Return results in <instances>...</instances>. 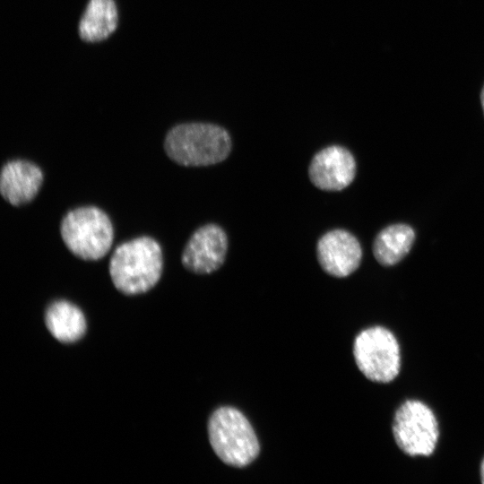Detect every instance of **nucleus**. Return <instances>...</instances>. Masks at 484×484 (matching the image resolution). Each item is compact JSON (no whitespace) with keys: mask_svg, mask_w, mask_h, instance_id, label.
Listing matches in <instances>:
<instances>
[{"mask_svg":"<svg viewBox=\"0 0 484 484\" xmlns=\"http://www.w3.org/2000/svg\"><path fill=\"white\" fill-rule=\"evenodd\" d=\"M392 431L397 446L410 456H429L439 439L437 419L420 400L404 401L396 410Z\"/></svg>","mask_w":484,"mask_h":484,"instance_id":"6","label":"nucleus"},{"mask_svg":"<svg viewBox=\"0 0 484 484\" xmlns=\"http://www.w3.org/2000/svg\"><path fill=\"white\" fill-rule=\"evenodd\" d=\"M353 356L359 371L372 382L389 383L400 373L401 347L386 327L376 325L362 330L354 340Z\"/></svg>","mask_w":484,"mask_h":484,"instance_id":"5","label":"nucleus"},{"mask_svg":"<svg viewBox=\"0 0 484 484\" xmlns=\"http://www.w3.org/2000/svg\"><path fill=\"white\" fill-rule=\"evenodd\" d=\"M414 240L415 231L410 225H389L375 238L372 247L374 256L381 265L393 266L408 255Z\"/></svg>","mask_w":484,"mask_h":484,"instance_id":"11","label":"nucleus"},{"mask_svg":"<svg viewBox=\"0 0 484 484\" xmlns=\"http://www.w3.org/2000/svg\"><path fill=\"white\" fill-rule=\"evenodd\" d=\"M60 233L67 248L83 260H98L110 249L114 231L110 219L96 206H81L63 218Z\"/></svg>","mask_w":484,"mask_h":484,"instance_id":"4","label":"nucleus"},{"mask_svg":"<svg viewBox=\"0 0 484 484\" xmlns=\"http://www.w3.org/2000/svg\"><path fill=\"white\" fill-rule=\"evenodd\" d=\"M208 434L214 453L229 466L245 467L259 454L260 445L254 428L235 408L217 409L209 419Z\"/></svg>","mask_w":484,"mask_h":484,"instance_id":"3","label":"nucleus"},{"mask_svg":"<svg viewBox=\"0 0 484 484\" xmlns=\"http://www.w3.org/2000/svg\"><path fill=\"white\" fill-rule=\"evenodd\" d=\"M357 172L352 153L340 145L327 146L316 152L308 167L315 186L324 191H341L350 186Z\"/></svg>","mask_w":484,"mask_h":484,"instance_id":"8","label":"nucleus"},{"mask_svg":"<svg viewBox=\"0 0 484 484\" xmlns=\"http://www.w3.org/2000/svg\"><path fill=\"white\" fill-rule=\"evenodd\" d=\"M117 19L114 0H90L79 22L81 39L88 42L107 39L116 30Z\"/></svg>","mask_w":484,"mask_h":484,"instance_id":"13","label":"nucleus"},{"mask_svg":"<svg viewBox=\"0 0 484 484\" xmlns=\"http://www.w3.org/2000/svg\"><path fill=\"white\" fill-rule=\"evenodd\" d=\"M45 323L49 333L64 343L80 340L86 331L82 310L66 300H56L48 307Z\"/></svg>","mask_w":484,"mask_h":484,"instance_id":"12","label":"nucleus"},{"mask_svg":"<svg viewBox=\"0 0 484 484\" xmlns=\"http://www.w3.org/2000/svg\"><path fill=\"white\" fill-rule=\"evenodd\" d=\"M228 251V238L219 225L206 224L197 229L188 239L182 253L184 267L197 274L218 270Z\"/></svg>","mask_w":484,"mask_h":484,"instance_id":"7","label":"nucleus"},{"mask_svg":"<svg viewBox=\"0 0 484 484\" xmlns=\"http://www.w3.org/2000/svg\"><path fill=\"white\" fill-rule=\"evenodd\" d=\"M480 478H481L482 483H484V457L480 463Z\"/></svg>","mask_w":484,"mask_h":484,"instance_id":"14","label":"nucleus"},{"mask_svg":"<svg viewBox=\"0 0 484 484\" xmlns=\"http://www.w3.org/2000/svg\"><path fill=\"white\" fill-rule=\"evenodd\" d=\"M42 181L43 173L37 164L27 160H12L2 167L0 192L11 204L22 205L36 196Z\"/></svg>","mask_w":484,"mask_h":484,"instance_id":"10","label":"nucleus"},{"mask_svg":"<svg viewBox=\"0 0 484 484\" xmlns=\"http://www.w3.org/2000/svg\"><path fill=\"white\" fill-rule=\"evenodd\" d=\"M164 149L176 163L187 167L213 165L223 161L231 150L229 134L209 123H184L166 134Z\"/></svg>","mask_w":484,"mask_h":484,"instance_id":"2","label":"nucleus"},{"mask_svg":"<svg viewBox=\"0 0 484 484\" xmlns=\"http://www.w3.org/2000/svg\"><path fill=\"white\" fill-rule=\"evenodd\" d=\"M162 267L160 246L148 236L120 244L109 261L113 284L125 295L143 293L154 287L161 276Z\"/></svg>","mask_w":484,"mask_h":484,"instance_id":"1","label":"nucleus"},{"mask_svg":"<svg viewBox=\"0 0 484 484\" xmlns=\"http://www.w3.org/2000/svg\"><path fill=\"white\" fill-rule=\"evenodd\" d=\"M480 98L481 107H482V110H483V114H484V84L482 86Z\"/></svg>","mask_w":484,"mask_h":484,"instance_id":"15","label":"nucleus"},{"mask_svg":"<svg viewBox=\"0 0 484 484\" xmlns=\"http://www.w3.org/2000/svg\"><path fill=\"white\" fill-rule=\"evenodd\" d=\"M316 255L319 264L326 273L343 278L359 268L362 249L354 235L345 229H336L319 238Z\"/></svg>","mask_w":484,"mask_h":484,"instance_id":"9","label":"nucleus"}]
</instances>
